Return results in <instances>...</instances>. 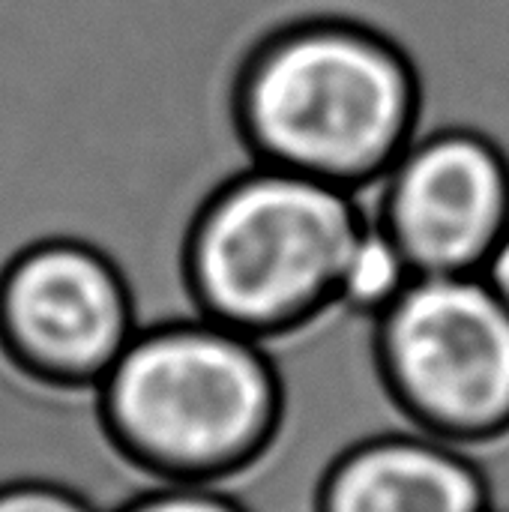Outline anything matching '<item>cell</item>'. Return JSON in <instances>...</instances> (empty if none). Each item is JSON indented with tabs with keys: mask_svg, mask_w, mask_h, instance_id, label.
Returning a JSON list of instances; mask_svg holds the SVG:
<instances>
[{
	"mask_svg": "<svg viewBox=\"0 0 509 512\" xmlns=\"http://www.w3.org/2000/svg\"><path fill=\"white\" fill-rule=\"evenodd\" d=\"M0 512H96L84 498L48 486V483H18L0 489Z\"/></svg>",
	"mask_w": 509,
	"mask_h": 512,
	"instance_id": "cell-12",
	"label": "cell"
},
{
	"mask_svg": "<svg viewBox=\"0 0 509 512\" xmlns=\"http://www.w3.org/2000/svg\"><path fill=\"white\" fill-rule=\"evenodd\" d=\"M369 225L366 192L255 165L204 207L189 270L204 318L273 336L342 294Z\"/></svg>",
	"mask_w": 509,
	"mask_h": 512,
	"instance_id": "cell-4",
	"label": "cell"
},
{
	"mask_svg": "<svg viewBox=\"0 0 509 512\" xmlns=\"http://www.w3.org/2000/svg\"><path fill=\"white\" fill-rule=\"evenodd\" d=\"M369 201V195H366ZM414 267L408 264V258L402 255V249L393 243V237L381 228V222L372 213L369 204V225L354 249V258L348 264L345 282H342V294L348 303L384 315V309L405 291V285L414 279Z\"/></svg>",
	"mask_w": 509,
	"mask_h": 512,
	"instance_id": "cell-10",
	"label": "cell"
},
{
	"mask_svg": "<svg viewBox=\"0 0 509 512\" xmlns=\"http://www.w3.org/2000/svg\"><path fill=\"white\" fill-rule=\"evenodd\" d=\"M366 195L414 273H480L509 231V156L477 126L441 123Z\"/></svg>",
	"mask_w": 509,
	"mask_h": 512,
	"instance_id": "cell-7",
	"label": "cell"
},
{
	"mask_svg": "<svg viewBox=\"0 0 509 512\" xmlns=\"http://www.w3.org/2000/svg\"><path fill=\"white\" fill-rule=\"evenodd\" d=\"M0 327L30 369L66 384H102L138 333L114 264L69 240L42 243L9 267Z\"/></svg>",
	"mask_w": 509,
	"mask_h": 512,
	"instance_id": "cell-8",
	"label": "cell"
},
{
	"mask_svg": "<svg viewBox=\"0 0 509 512\" xmlns=\"http://www.w3.org/2000/svg\"><path fill=\"white\" fill-rule=\"evenodd\" d=\"M492 512H495V510H492Z\"/></svg>",
	"mask_w": 509,
	"mask_h": 512,
	"instance_id": "cell-14",
	"label": "cell"
},
{
	"mask_svg": "<svg viewBox=\"0 0 509 512\" xmlns=\"http://www.w3.org/2000/svg\"><path fill=\"white\" fill-rule=\"evenodd\" d=\"M69 240L117 261L129 243L126 198L78 141L0 108V285L30 249ZM48 483L96 512L177 486L114 435L102 384H66L30 369L0 327V489Z\"/></svg>",
	"mask_w": 509,
	"mask_h": 512,
	"instance_id": "cell-1",
	"label": "cell"
},
{
	"mask_svg": "<svg viewBox=\"0 0 509 512\" xmlns=\"http://www.w3.org/2000/svg\"><path fill=\"white\" fill-rule=\"evenodd\" d=\"M483 465L435 435H390L348 456L324 512H492Z\"/></svg>",
	"mask_w": 509,
	"mask_h": 512,
	"instance_id": "cell-9",
	"label": "cell"
},
{
	"mask_svg": "<svg viewBox=\"0 0 509 512\" xmlns=\"http://www.w3.org/2000/svg\"><path fill=\"white\" fill-rule=\"evenodd\" d=\"M234 102L258 165L363 195L423 132L426 84L411 51L387 30L315 15L255 45Z\"/></svg>",
	"mask_w": 509,
	"mask_h": 512,
	"instance_id": "cell-2",
	"label": "cell"
},
{
	"mask_svg": "<svg viewBox=\"0 0 509 512\" xmlns=\"http://www.w3.org/2000/svg\"><path fill=\"white\" fill-rule=\"evenodd\" d=\"M480 273H483V279L492 285V291L507 303L509 309V231L504 234V240L492 249V255L486 258Z\"/></svg>",
	"mask_w": 509,
	"mask_h": 512,
	"instance_id": "cell-13",
	"label": "cell"
},
{
	"mask_svg": "<svg viewBox=\"0 0 509 512\" xmlns=\"http://www.w3.org/2000/svg\"><path fill=\"white\" fill-rule=\"evenodd\" d=\"M258 342L276 381L273 423L240 468L210 483L240 512H324L348 456L390 435H426L384 369L381 315L333 297Z\"/></svg>",
	"mask_w": 509,
	"mask_h": 512,
	"instance_id": "cell-3",
	"label": "cell"
},
{
	"mask_svg": "<svg viewBox=\"0 0 509 512\" xmlns=\"http://www.w3.org/2000/svg\"><path fill=\"white\" fill-rule=\"evenodd\" d=\"M102 399L129 453L171 483L210 486L261 447L276 381L255 336L198 318L138 330Z\"/></svg>",
	"mask_w": 509,
	"mask_h": 512,
	"instance_id": "cell-5",
	"label": "cell"
},
{
	"mask_svg": "<svg viewBox=\"0 0 509 512\" xmlns=\"http://www.w3.org/2000/svg\"><path fill=\"white\" fill-rule=\"evenodd\" d=\"M381 357L426 435L465 450L509 435V309L483 273H417L381 315Z\"/></svg>",
	"mask_w": 509,
	"mask_h": 512,
	"instance_id": "cell-6",
	"label": "cell"
},
{
	"mask_svg": "<svg viewBox=\"0 0 509 512\" xmlns=\"http://www.w3.org/2000/svg\"><path fill=\"white\" fill-rule=\"evenodd\" d=\"M120 512H240L222 492L213 486H189L177 483L168 489H159Z\"/></svg>",
	"mask_w": 509,
	"mask_h": 512,
	"instance_id": "cell-11",
	"label": "cell"
}]
</instances>
